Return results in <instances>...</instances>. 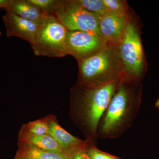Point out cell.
<instances>
[{"mask_svg":"<svg viewBox=\"0 0 159 159\" xmlns=\"http://www.w3.org/2000/svg\"><path fill=\"white\" fill-rule=\"evenodd\" d=\"M124 78L99 86L78 83L72 90V98L81 108L84 123L92 132L97 129L99 120Z\"/></svg>","mask_w":159,"mask_h":159,"instance_id":"cell-1","label":"cell"},{"mask_svg":"<svg viewBox=\"0 0 159 159\" xmlns=\"http://www.w3.org/2000/svg\"><path fill=\"white\" fill-rule=\"evenodd\" d=\"M77 62L78 83L81 84L102 85L125 78L116 45H109L103 50Z\"/></svg>","mask_w":159,"mask_h":159,"instance_id":"cell-2","label":"cell"},{"mask_svg":"<svg viewBox=\"0 0 159 159\" xmlns=\"http://www.w3.org/2000/svg\"><path fill=\"white\" fill-rule=\"evenodd\" d=\"M139 26L133 17L124 35L116 44L125 78L138 81L145 70V54Z\"/></svg>","mask_w":159,"mask_h":159,"instance_id":"cell-3","label":"cell"},{"mask_svg":"<svg viewBox=\"0 0 159 159\" xmlns=\"http://www.w3.org/2000/svg\"><path fill=\"white\" fill-rule=\"evenodd\" d=\"M68 30L53 14H45L39 24L34 43L31 45L37 56L61 57L67 55Z\"/></svg>","mask_w":159,"mask_h":159,"instance_id":"cell-4","label":"cell"},{"mask_svg":"<svg viewBox=\"0 0 159 159\" xmlns=\"http://www.w3.org/2000/svg\"><path fill=\"white\" fill-rule=\"evenodd\" d=\"M54 14L68 31H82L99 35L100 16L80 6L75 0H60Z\"/></svg>","mask_w":159,"mask_h":159,"instance_id":"cell-5","label":"cell"},{"mask_svg":"<svg viewBox=\"0 0 159 159\" xmlns=\"http://www.w3.org/2000/svg\"><path fill=\"white\" fill-rule=\"evenodd\" d=\"M135 80L124 78L114 94L102 125V132L110 133L124 121L135 98Z\"/></svg>","mask_w":159,"mask_h":159,"instance_id":"cell-6","label":"cell"},{"mask_svg":"<svg viewBox=\"0 0 159 159\" xmlns=\"http://www.w3.org/2000/svg\"><path fill=\"white\" fill-rule=\"evenodd\" d=\"M108 45L97 34L68 30L66 39L67 53L75 57L77 61L93 55Z\"/></svg>","mask_w":159,"mask_h":159,"instance_id":"cell-7","label":"cell"},{"mask_svg":"<svg viewBox=\"0 0 159 159\" xmlns=\"http://www.w3.org/2000/svg\"><path fill=\"white\" fill-rule=\"evenodd\" d=\"M133 18L130 15L107 13L100 17L99 32L107 43L116 45L124 35L129 22Z\"/></svg>","mask_w":159,"mask_h":159,"instance_id":"cell-8","label":"cell"},{"mask_svg":"<svg viewBox=\"0 0 159 159\" xmlns=\"http://www.w3.org/2000/svg\"><path fill=\"white\" fill-rule=\"evenodd\" d=\"M2 19L8 37L20 38L29 42L31 45L34 43L39 24L10 11H6Z\"/></svg>","mask_w":159,"mask_h":159,"instance_id":"cell-9","label":"cell"},{"mask_svg":"<svg viewBox=\"0 0 159 159\" xmlns=\"http://www.w3.org/2000/svg\"><path fill=\"white\" fill-rule=\"evenodd\" d=\"M47 117L49 126V134L55 139L67 157L88 148L84 141L74 136L62 128L54 116Z\"/></svg>","mask_w":159,"mask_h":159,"instance_id":"cell-10","label":"cell"},{"mask_svg":"<svg viewBox=\"0 0 159 159\" xmlns=\"http://www.w3.org/2000/svg\"><path fill=\"white\" fill-rule=\"evenodd\" d=\"M17 144L18 145H27L43 150L64 153L51 135L47 134L38 135L30 133L21 127L18 135Z\"/></svg>","mask_w":159,"mask_h":159,"instance_id":"cell-11","label":"cell"},{"mask_svg":"<svg viewBox=\"0 0 159 159\" xmlns=\"http://www.w3.org/2000/svg\"><path fill=\"white\" fill-rule=\"evenodd\" d=\"M5 10L38 24L41 22L46 14L30 0H10Z\"/></svg>","mask_w":159,"mask_h":159,"instance_id":"cell-12","label":"cell"},{"mask_svg":"<svg viewBox=\"0 0 159 159\" xmlns=\"http://www.w3.org/2000/svg\"><path fill=\"white\" fill-rule=\"evenodd\" d=\"M18 149L29 159H68L65 154L43 150L25 145H18Z\"/></svg>","mask_w":159,"mask_h":159,"instance_id":"cell-13","label":"cell"},{"mask_svg":"<svg viewBox=\"0 0 159 159\" xmlns=\"http://www.w3.org/2000/svg\"><path fill=\"white\" fill-rule=\"evenodd\" d=\"M21 128L30 133L38 135L49 134V126L48 117L28 122L22 125Z\"/></svg>","mask_w":159,"mask_h":159,"instance_id":"cell-14","label":"cell"},{"mask_svg":"<svg viewBox=\"0 0 159 159\" xmlns=\"http://www.w3.org/2000/svg\"><path fill=\"white\" fill-rule=\"evenodd\" d=\"M75 1L83 8L100 17L107 13L102 0H75Z\"/></svg>","mask_w":159,"mask_h":159,"instance_id":"cell-15","label":"cell"},{"mask_svg":"<svg viewBox=\"0 0 159 159\" xmlns=\"http://www.w3.org/2000/svg\"><path fill=\"white\" fill-rule=\"evenodd\" d=\"M105 5L107 13L130 15L131 13L126 1L123 0H102Z\"/></svg>","mask_w":159,"mask_h":159,"instance_id":"cell-16","label":"cell"},{"mask_svg":"<svg viewBox=\"0 0 159 159\" xmlns=\"http://www.w3.org/2000/svg\"><path fill=\"white\" fill-rule=\"evenodd\" d=\"M39 7L46 14H53L57 9L60 0H30Z\"/></svg>","mask_w":159,"mask_h":159,"instance_id":"cell-17","label":"cell"},{"mask_svg":"<svg viewBox=\"0 0 159 159\" xmlns=\"http://www.w3.org/2000/svg\"><path fill=\"white\" fill-rule=\"evenodd\" d=\"M87 152L90 159H120L117 157L98 150L95 147H88L87 149Z\"/></svg>","mask_w":159,"mask_h":159,"instance_id":"cell-18","label":"cell"},{"mask_svg":"<svg viewBox=\"0 0 159 159\" xmlns=\"http://www.w3.org/2000/svg\"><path fill=\"white\" fill-rule=\"evenodd\" d=\"M87 148L80 150L75 153L72 154L67 157L68 158V159H90L87 152Z\"/></svg>","mask_w":159,"mask_h":159,"instance_id":"cell-19","label":"cell"},{"mask_svg":"<svg viewBox=\"0 0 159 159\" xmlns=\"http://www.w3.org/2000/svg\"><path fill=\"white\" fill-rule=\"evenodd\" d=\"M9 2L10 0H0V9H6Z\"/></svg>","mask_w":159,"mask_h":159,"instance_id":"cell-20","label":"cell"},{"mask_svg":"<svg viewBox=\"0 0 159 159\" xmlns=\"http://www.w3.org/2000/svg\"><path fill=\"white\" fill-rule=\"evenodd\" d=\"M13 159H29L24 155L19 150H17Z\"/></svg>","mask_w":159,"mask_h":159,"instance_id":"cell-21","label":"cell"},{"mask_svg":"<svg viewBox=\"0 0 159 159\" xmlns=\"http://www.w3.org/2000/svg\"><path fill=\"white\" fill-rule=\"evenodd\" d=\"M1 34H2V33H1V31H0V35H1Z\"/></svg>","mask_w":159,"mask_h":159,"instance_id":"cell-22","label":"cell"}]
</instances>
